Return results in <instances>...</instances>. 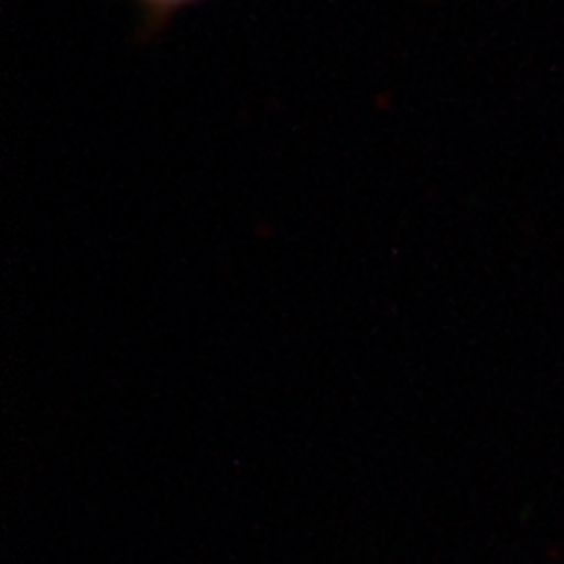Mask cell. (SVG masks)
Segmentation results:
<instances>
[{"mask_svg": "<svg viewBox=\"0 0 564 564\" xmlns=\"http://www.w3.org/2000/svg\"><path fill=\"white\" fill-rule=\"evenodd\" d=\"M141 11V21L147 24V30H158V26L167 24L175 13L192 9V6L202 3V0H133Z\"/></svg>", "mask_w": 564, "mask_h": 564, "instance_id": "6da1fadb", "label": "cell"}]
</instances>
